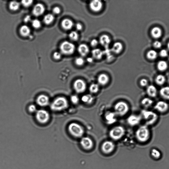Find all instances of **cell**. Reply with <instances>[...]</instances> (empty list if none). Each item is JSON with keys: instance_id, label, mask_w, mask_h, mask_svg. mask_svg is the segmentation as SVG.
Segmentation results:
<instances>
[{"instance_id": "cell-7", "label": "cell", "mask_w": 169, "mask_h": 169, "mask_svg": "<svg viewBox=\"0 0 169 169\" xmlns=\"http://www.w3.org/2000/svg\"><path fill=\"white\" fill-rule=\"evenodd\" d=\"M114 110L116 114L123 116L126 115L128 112L129 107L126 102L120 101L115 105Z\"/></svg>"}, {"instance_id": "cell-13", "label": "cell", "mask_w": 169, "mask_h": 169, "mask_svg": "<svg viewBox=\"0 0 169 169\" xmlns=\"http://www.w3.org/2000/svg\"><path fill=\"white\" fill-rule=\"evenodd\" d=\"M45 11V8L42 4L39 3L35 5L33 10V13L35 16L38 17L42 15Z\"/></svg>"}, {"instance_id": "cell-8", "label": "cell", "mask_w": 169, "mask_h": 169, "mask_svg": "<svg viewBox=\"0 0 169 169\" xmlns=\"http://www.w3.org/2000/svg\"><path fill=\"white\" fill-rule=\"evenodd\" d=\"M50 115L48 111L43 109L37 111L36 118L38 121L42 124L47 122L50 119Z\"/></svg>"}, {"instance_id": "cell-41", "label": "cell", "mask_w": 169, "mask_h": 169, "mask_svg": "<svg viewBox=\"0 0 169 169\" xmlns=\"http://www.w3.org/2000/svg\"><path fill=\"white\" fill-rule=\"evenodd\" d=\"M70 100L74 104H78L79 101V98L76 95L71 96L70 98Z\"/></svg>"}, {"instance_id": "cell-22", "label": "cell", "mask_w": 169, "mask_h": 169, "mask_svg": "<svg viewBox=\"0 0 169 169\" xmlns=\"http://www.w3.org/2000/svg\"><path fill=\"white\" fill-rule=\"evenodd\" d=\"M31 30L30 28L27 25H23L20 29V33L24 37H27L30 34Z\"/></svg>"}, {"instance_id": "cell-6", "label": "cell", "mask_w": 169, "mask_h": 169, "mask_svg": "<svg viewBox=\"0 0 169 169\" xmlns=\"http://www.w3.org/2000/svg\"><path fill=\"white\" fill-rule=\"evenodd\" d=\"M125 130L123 127L120 126H117L112 129L110 131L109 135L112 139L115 140H120L123 136Z\"/></svg>"}, {"instance_id": "cell-31", "label": "cell", "mask_w": 169, "mask_h": 169, "mask_svg": "<svg viewBox=\"0 0 169 169\" xmlns=\"http://www.w3.org/2000/svg\"><path fill=\"white\" fill-rule=\"evenodd\" d=\"M166 81L165 76L162 75H159L155 79L156 83L158 85H162L164 84Z\"/></svg>"}, {"instance_id": "cell-20", "label": "cell", "mask_w": 169, "mask_h": 169, "mask_svg": "<svg viewBox=\"0 0 169 169\" xmlns=\"http://www.w3.org/2000/svg\"><path fill=\"white\" fill-rule=\"evenodd\" d=\"M109 76L105 74H101L99 75L98 78L99 84L101 85L104 86L108 83L109 81Z\"/></svg>"}, {"instance_id": "cell-29", "label": "cell", "mask_w": 169, "mask_h": 169, "mask_svg": "<svg viewBox=\"0 0 169 169\" xmlns=\"http://www.w3.org/2000/svg\"><path fill=\"white\" fill-rule=\"evenodd\" d=\"M55 19L54 15L51 14L46 15L43 19L44 23L47 24H49L52 23Z\"/></svg>"}, {"instance_id": "cell-36", "label": "cell", "mask_w": 169, "mask_h": 169, "mask_svg": "<svg viewBox=\"0 0 169 169\" xmlns=\"http://www.w3.org/2000/svg\"><path fill=\"white\" fill-rule=\"evenodd\" d=\"M69 38L72 40L76 41L79 38V35L78 33L75 31L71 32L69 35Z\"/></svg>"}, {"instance_id": "cell-45", "label": "cell", "mask_w": 169, "mask_h": 169, "mask_svg": "<svg viewBox=\"0 0 169 169\" xmlns=\"http://www.w3.org/2000/svg\"><path fill=\"white\" fill-rule=\"evenodd\" d=\"M148 82L147 80L145 79H141L140 82V85L142 87H145L148 85Z\"/></svg>"}, {"instance_id": "cell-51", "label": "cell", "mask_w": 169, "mask_h": 169, "mask_svg": "<svg viewBox=\"0 0 169 169\" xmlns=\"http://www.w3.org/2000/svg\"><path fill=\"white\" fill-rule=\"evenodd\" d=\"M87 61L88 62L90 63H91L93 62V59L92 58H88L87 59Z\"/></svg>"}, {"instance_id": "cell-38", "label": "cell", "mask_w": 169, "mask_h": 169, "mask_svg": "<svg viewBox=\"0 0 169 169\" xmlns=\"http://www.w3.org/2000/svg\"><path fill=\"white\" fill-rule=\"evenodd\" d=\"M152 156L156 158H159L161 156V153L158 150L156 149H153L151 151Z\"/></svg>"}, {"instance_id": "cell-21", "label": "cell", "mask_w": 169, "mask_h": 169, "mask_svg": "<svg viewBox=\"0 0 169 169\" xmlns=\"http://www.w3.org/2000/svg\"><path fill=\"white\" fill-rule=\"evenodd\" d=\"M146 91L147 94L151 97H155L157 95V90L154 86L150 85L148 86Z\"/></svg>"}, {"instance_id": "cell-23", "label": "cell", "mask_w": 169, "mask_h": 169, "mask_svg": "<svg viewBox=\"0 0 169 169\" xmlns=\"http://www.w3.org/2000/svg\"><path fill=\"white\" fill-rule=\"evenodd\" d=\"M123 49V45L120 42H116L113 46L112 50L114 53L118 54L121 52Z\"/></svg>"}, {"instance_id": "cell-37", "label": "cell", "mask_w": 169, "mask_h": 169, "mask_svg": "<svg viewBox=\"0 0 169 169\" xmlns=\"http://www.w3.org/2000/svg\"><path fill=\"white\" fill-rule=\"evenodd\" d=\"M41 23L40 20L38 19H35L32 22L33 27L36 29H39L41 26Z\"/></svg>"}, {"instance_id": "cell-42", "label": "cell", "mask_w": 169, "mask_h": 169, "mask_svg": "<svg viewBox=\"0 0 169 169\" xmlns=\"http://www.w3.org/2000/svg\"><path fill=\"white\" fill-rule=\"evenodd\" d=\"M28 110L31 113H34L37 111V107L34 105H31L29 107Z\"/></svg>"}, {"instance_id": "cell-2", "label": "cell", "mask_w": 169, "mask_h": 169, "mask_svg": "<svg viewBox=\"0 0 169 169\" xmlns=\"http://www.w3.org/2000/svg\"><path fill=\"white\" fill-rule=\"evenodd\" d=\"M136 136L137 139L141 142H145L149 139L150 132L146 125L140 127L136 132Z\"/></svg>"}, {"instance_id": "cell-9", "label": "cell", "mask_w": 169, "mask_h": 169, "mask_svg": "<svg viewBox=\"0 0 169 169\" xmlns=\"http://www.w3.org/2000/svg\"><path fill=\"white\" fill-rule=\"evenodd\" d=\"M73 88L78 93H82L84 92L86 89V85L85 82L82 80L78 79L74 82Z\"/></svg>"}, {"instance_id": "cell-44", "label": "cell", "mask_w": 169, "mask_h": 169, "mask_svg": "<svg viewBox=\"0 0 169 169\" xmlns=\"http://www.w3.org/2000/svg\"><path fill=\"white\" fill-rule=\"evenodd\" d=\"M98 44V41L96 39L92 40L91 42V45L93 47H96Z\"/></svg>"}, {"instance_id": "cell-32", "label": "cell", "mask_w": 169, "mask_h": 169, "mask_svg": "<svg viewBox=\"0 0 169 169\" xmlns=\"http://www.w3.org/2000/svg\"><path fill=\"white\" fill-rule=\"evenodd\" d=\"M20 7V4L16 1H12L10 3L9 8L10 10L13 11H16Z\"/></svg>"}, {"instance_id": "cell-39", "label": "cell", "mask_w": 169, "mask_h": 169, "mask_svg": "<svg viewBox=\"0 0 169 169\" xmlns=\"http://www.w3.org/2000/svg\"><path fill=\"white\" fill-rule=\"evenodd\" d=\"M75 64L78 66H81L84 64L85 61L83 58L78 57L76 58L75 60Z\"/></svg>"}, {"instance_id": "cell-5", "label": "cell", "mask_w": 169, "mask_h": 169, "mask_svg": "<svg viewBox=\"0 0 169 169\" xmlns=\"http://www.w3.org/2000/svg\"><path fill=\"white\" fill-rule=\"evenodd\" d=\"M60 49L62 54L66 55H70L74 52L75 47L72 43L68 41H64L60 44Z\"/></svg>"}, {"instance_id": "cell-10", "label": "cell", "mask_w": 169, "mask_h": 169, "mask_svg": "<svg viewBox=\"0 0 169 169\" xmlns=\"http://www.w3.org/2000/svg\"><path fill=\"white\" fill-rule=\"evenodd\" d=\"M89 7L92 11L98 12H100L103 7V4L101 1L96 0L91 1L90 3Z\"/></svg>"}, {"instance_id": "cell-19", "label": "cell", "mask_w": 169, "mask_h": 169, "mask_svg": "<svg viewBox=\"0 0 169 169\" xmlns=\"http://www.w3.org/2000/svg\"><path fill=\"white\" fill-rule=\"evenodd\" d=\"M79 53L82 56H85L89 53V49L88 46L82 44H80L78 48Z\"/></svg>"}, {"instance_id": "cell-3", "label": "cell", "mask_w": 169, "mask_h": 169, "mask_svg": "<svg viewBox=\"0 0 169 169\" xmlns=\"http://www.w3.org/2000/svg\"><path fill=\"white\" fill-rule=\"evenodd\" d=\"M68 130L71 135L75 137H81L84 134L83 128L75 122L72 123L69 125Z\"/></svg>"}, {"instance_id": "cell-15", "label": "cell", "mask_w": 169, "mask_h": 169, "mask_svg": "<svg viewBox=\"0 0 169 169\" xmlns=\"http://www.w3.org/2000/svg\"><path fill=\"white\" fill-rule=\"evenodd\" d=\"M37 104L41 106H45L48 105L49 99L48 97L45 95L39 96L37 99Z\"/></svg>"}, {"instance_id": "cell-50", "label": "cell", "mask_w": 169, "mask_h": 169, "mask_svg": "<svg viewBox=\"0 0 169 169\" xmlns=\"http://www.w3.org/2000/svg\"><path fill=\"white\" fill-rule=\"evenodd\" d=\"M31 20V17L29 15H28V16L25 17L24 19V22L25 23H28L30 22Z\"/></svg>"}, {"instance_id": "cell-52", "label": "cell", "mask_w": 169, "mask_h": 169, "mask_svg": "<svg viewBox=\"0 0 169 169\" xmlns=\"http://www.w3.org/2000/svg\"><path fill=\"white\" fill-rule=\"evenodd\" d=\"M167 47H168V49L169 50V43H168V44Z\"/></svg>"}, {"instance_id": "cell-46", "label": "cell", "mask_w": 169, "mask_h": 169, "mask_svg": "<svg viewBox=\"0 0 169 169\" xmlns=\"http://www.w3.org/2000/svg\"><path fill=\"white\" fill-rule=\"evenodd\" d=\"M160 55L161 57H167L168 55L167 51L166 50H162L160 52Z\"/></svg>"}, {"instance_id": "cell-49", "label": "cell", "mask_w": 169, "mask_h": 169, "mask_svg": "<svg viewBox=\"0 0 169 169\" xmlns=\"http://www.w3.org/2000/svg\"><path fill=\"white\" fill-rule=\"evenodd\" d=\"M76 28L78 30H81L82 29V26L80 23H78L76 24Z\"/></svg>"}, {"instance_id": "cell-24", "label": "cell", "mask_w": 169, "mask_h": 169, "mask_svg": "<svg viewBox=\"0 0 169 169\" xmlns=\"http://www.w3.org/2000/svg\"><path fill=\"white\" fill-rule=\"evenodd\" d=\"M160 93L163 99L169 100V87H163L160 89Z\"/></svg>"}, {"instance_id": "cell-16", "label": "cell", "mask_w": 169, "mask_h": 169, "mask_svg": "<svg viewBox=\"0 0 169 169\" xmlns=\"http://www.w3.org/2000/svg\"><path fill=\"white\" fill-rule=\"evenodd\" d=\"M141 120V117L139 116L132 115L127 118V122L131 126H135L139 124Z\"/></svg>"}, {"instance_id": "cell-33", "label": "cell", "mask_w": 169, "mask_h": 169, "mask_svg": "<svg viewBox=\"0 0 169 169\" xmlns=\"http://www.w3.org/2000/svg\"><path fill=\"white\" fill-rule=\"evenodd\" d=\"M158 68L161 71H165L167 68V64L165 61H161L158 64Z\"/></svg>"}, {"instance_id": "cell-11", "label": "cell", "mask_w": 169, "mask_h": 169, "mask_svg": "<svg viewBox=\"0 0 169 169\" xmlns=\"http://www.w3.org/2000/svg\"><path fill=\"white\" fill-rule=\"evenodd\" d=\"M80 144L84 149L87 150H90L93 146V141L88 137H84L82 138Z\"/></svg>"}, {"instance_id": "cell-14", "label": "cell", "mask_w": 169, "mask_h": 169, "mask_svg": "<svg viewBox=\"0 0 169 169\" xmlns=\"http://www.w3.org/2000/svg\"><path fill=\"white\" fill-rule=\"evenodd\" d=\"M155 109L160 112L166 111L168 108V105L167 102L160 101L157 102L154 107Z\"/></svg>"}, {"instance_id": "cell-1", "label": "cell", "mask_w": 169, "mask_h": 169, "mask_svg": "<svg viewBox=\"0 0 169 169\" xmlns=\"http://www.w3.org/2000/svg\"><path fill=\"white\" fill-rule=\"evenodd\" d=\"M68 106V101L64 97H60L56 99L51 104L50 107L52 110L56 111H60L67 108Z\"/></svg>"}, {"instance_id": "cell-26", "label": "cell", "mask_w": 169, "mask_h": 169, "mask_svg": "<svg viewBox=\"0 0 169 169\" xmlns=\"http://www.w3.org/2000/svg\"><path fill=\"white\" fill-rule=\"evenodd\" d=\"M151 33L153 38H158L161 36L162 32L160 28L156 27L152 29Z\"/></svg>"}, {"instance_id": "cell-30", "label": "cell", "mask_w": 169, "mask_h": 169, "mask_svg": "<svg viewBox=\"0 0 169 169\" xmlns=\"http://www.w3.org/2000/svg\"><path fill=\"white\" fill-rule=\"evenodd\" d=\"M153 104V101L150 98H145L143 99L141 101L142 105L148 108L151 106Z\"/></svg>"}, {"instance_id": "cell-12", "label": "cell", "mask_w": 169, "mask_h": 169, "mask_svg": "<svg viewBox=\"0 0 169 169\" xmlns=\"http://www.w3.org/2000/svg\"><path fill=\"white\" fill-rule=\"evenodd\" d=\"M115 145L114 143L111 141H106L104 143L102 146V150L106 153H111L114 149Z\"/></svg>"}, {"instance_id": "cell-25", "label": "cell", "mask_w": 169, "mask_h": 169, "mask_svg": "<svg viewBox=\"0 0 169 169\" xmlns=\"http://www.w3.org/2000/svg\"><path fill=\"white\" fill-rule=\"evenodd\" d=\"M91 54L94 58L100 60L101 59L103 56L104 53L100 49L97 48L93 50Z\"/></svg>"}, {"instance_id": "cell-47", "label": "cell", "mask_w": 169, "mask_h": 169, "mask_svg": "<svg viewBox=\"0 0 169 169\" xmlns=\"http://www.w3.org/2000/svg\"><path fill=\"white\" fill-rule=\"evenodd\" d=\"M162 43L161 42H158V41H156L154 44H153V46L156 48H159L162 47Z\"/></svg>"}, {"instance_id": "cell-34", "label": "cell", "mask_w": 169, "mask_h": 169, "mask_svg": "<svg viewBox=\"0 0 169 169\" xmlns=\"http://www.w3.org/2000/svg\"><path fill=\"white\" fill-rule=\"evenodd\" d=\"M99 89V86L98 84L93 83L91 84L89 87V91L91 93L95 94L98 91Z\"/></svg>"}, {"instance_id": "cell-35", "label": "cell", "mask_w": 169, "mask_h": 169, "mask_svg": "<svg viewBox=\"0 0 169 169\" xmlns=\"http://www.w3.org/2000/svg\"><path fill=\"white\" fill-rule=\"evenodd\" d=\"M157 53L156 51L151 50L148 52L147 54V57L150 60H153L156 59L157 57Z\"/></svg>"}, {"instance_id": "cell-17", "label": "cell", "mask_w": 169, "mask_h": 169, "mask_svg": "<svg viewBox=\"0 0 169 169\" xmlns=\"http://www.w3.org/2000/svg\"><path fill=\"white\" fill-rule=\"evenodd\" d=\"M73 23L72 20L69 19H64L61 23V27L65 30H69L73 28Z\"/></svg>"}, {"instance_id": "cell-28", "label": "cell", "mask_w": 169, "mask_h": 169, "mask_svg": "<svg viewBox=\"0 0 169 169\" xmlns=\"http://www.w3.org/2000/svg\"><path fill=\"white\" fill-rule=\"evenodd\" d=\"M81 100L85 103L90 104L93 102L94 100V98L91 95H86L82 96Z\"/></svg>"}, {"instance_id": "cell-4", "label": "cell", "mask_w": 169, "mask_h": 169, "mask_svg": "<svg viewBox=\"0 0 169 169\" xmlns=\"http://www.w3.org/2000/svg\"><path fill=\"white\" fill-rule=\"evenodd\" d=\"M142 114L147 125L154 124L158 118L157 115L155 112L151 111L143 110Z\"/></svg>"}, {"instance_id": "cell-27", "label": "cell", "mask_w": 169, "mask_h": 169, "mask_svg": "<svg viewBox=\"0 0 169 169\" xmlns=\"http://www.w3.org/2000/svg\"><path fill=\"white\" fill-rule=\"evenodd\" d=\"M115 113L112 112H109L106 114L105 118L109 124L113 123L116 121V119L115 118Z\"/></svg>"}, {"instance_id": "cell-43", "label": "cell", "mask_w": 169, "mask_h": 169, "mask_svg": "<svg viewBox=\"0 0 169 169\" xmlns=\"http://www.w3.org/2000/svg\"><path fill=\"white\" fill-rule=\"evenodd\" d=\"M61 54L60 53L56 52L53 54V57L56 60H60L61 58Z\"/></svg>"}, {"instance_id": "cell-18", "label": "cell", "mask_w": 169, "mask_h": 169, "mask_svg": "<svg viewBox=\"0 0 169 169\" xmlns=\"http://www.w3.org/2000/svg\"><path fill=\"white\" fill-rule=\"evenodd\" d=\"M110 42L111 40L108 35L106 34L103 35L100 38V43L105 48L109 47Z\"/></svg>"}, {"instance_id": "cell-48", "label": "cell", "mask_w": 169, "mask_h": 169, "mask_svg": "<svg viewBox=\"0 0 169 169\" xmlns=\"http://www.w3.org/2000/svg\"><path fill=\"white\" fill-rule=\"evenodd\" d=\"M53 12L54 14H59L60 12V8L58 7H56L53 9Z\"/></svg>"}, {"instance_id": "cell-40", "label": "cell", "mask_w": 169, "mask_h": 169, "mask_svg": "<svg viewBox=\"0 0 169 169\" xmlns=\"http://www.w3.org/2000/svg\"><path fill=\"white\" fill-rule=\"evenodd\" d=\"M33 2V1L32 0H29V1L24 0V1H22L21 2V3L24 7H28L31 6Z\"/></svg>"}]
</instances>
